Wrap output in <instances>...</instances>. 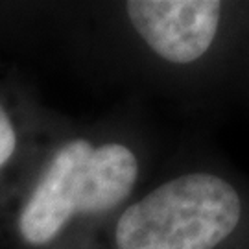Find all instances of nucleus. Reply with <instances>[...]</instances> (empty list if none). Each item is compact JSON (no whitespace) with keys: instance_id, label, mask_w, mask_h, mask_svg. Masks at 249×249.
<instances>
[{"instance_id":"2","label":"nucleus","mask_w":249,"mask_h":249,"mask_svg":"<svg viewBox=\"0 0 249 249\" xmlns=\"http://www.w3.org/2000/svg\"><path fill=\"white\" fill-rule=\"evenodd\" d=\"M162 157L142 100L94 118L65 115L4 207L0 249H107Z\"/></svg>"},{"instance_id":"3","label":"nucleus","mask_w":249,"mask_h":249,"mask_svg":"<svg viewBox=\"0 0 249 249\" xmlns=\"http://www.w3.org/2000/svg\"><path fill=\"white\" fill-rule=\"evenodd\" d=\"M107 249H249V181L203 150L170 151L118 214Z\"/></svg>"},{"instance_id":"4","label":"nucleus","mask_w":249,"mask_h":249,"mask_svg":"<svg viewBox=\"0 0 249 249\" xmlns=\"http://www.w3.org/2000/svg\"><path fill=\"white\" fill-rule=\"evenodd\" d=\"M63 118L22 72L8 71L0 78V216Z\"/></svg>"},{"instance_id":"1","label":"nucleus","mask_w":249,"mask_h":249,"mask_svg":"<svg viewBox=\"0 0 249 249\" xmlns=\"http://www.w3.org/2000/svg\"><path fill=\"white\" fill-rule=\"evenodd\" d=\"M8 52L179 104L249 90V2H15Z\"/></svg>"}]
</instances>
